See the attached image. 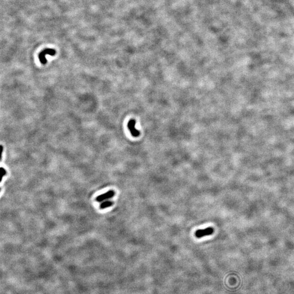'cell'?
<instances>
[{
  "label": "cell",
  "instance_id": "obj_1",
  "mask_svg": "<svg viewBox=\"0 0 294 294\" xmlns=\"http://www.w3.org/2000/svg\"><path fill=\"white\" fill-rule=\"evenodd\" d=\"M56 53V51L53 49H46L41 53H39V59L40 62L43 64H45L47 63V60L46 59L45 55H49L50 56H55Z\"/></svg>",
  "mask_w": 294,
  "mask_h": 294
},
{
  "label": "cell",
  "instance_id": "obj_3",
  "mask_svg": "<svg viewBox=\"0 0 294 294\" xmlns=\"http://www.w3.org/2000/svg\"><path fill=\"white\" fill-rule=\"evenodd\" d=\"M135 126H136V121L134 119L130 120L128 124V128L133 136L138 137L140 134V132L138 130L136 129Z\"/></svg>",
  "mask_w": 294,
  "mask_h": 294
},
{
  "label": "cell",
  "instance_id": "obj_5",
  "mask_svg": "<svg viewBox=\"0 0 294 294\" xmlns=\"http://www.w3.org/2000/svg\"><path fill=\"white\" fill-rule=\"evenodd\" d=\"M112 202L111 201H106V202H105L101 204V208L102 209H104V208H106V207H111V205H112Z\"/></svg>",
  "mask_w": 294,
  "mask_h": 294
},
{
  "label": "cell",
  "instance_id": "obj_4",
  "mask_svg": "<svg viewBox=\"0 0 294 294\" xmlns=\"http://www.w3.org/2000/svg\"><path fill=\"white\" fill-rule=\"evenodd\" d=\"M115 194V192H114V191H108L107 192H106V194H101L100 196H99L98 198H96V200L98 202H100V201H103L104 200H106L107 199L111 198L113 197V196H114Z\"/></svg>",
  "mask_w": 294,
  "mask_h": 294
},
{
  "label": "cell",
  "instance_id": "obj_2",
  "mask_svg": "<svg viewBox=\"0 0 294 294\" xmlns=\"http://www.w3.org/2000/svg\"><path fill=\"white\" fill-rule=\"evenodd\" d=\"M214 232V228L212 227H208L204 229H198L197 230L194 234L197 238H201V237L208 236V235H212Z\"/></svg>",
  "mask_w": 294,
  "mask_h": 294
}]
</instances>
